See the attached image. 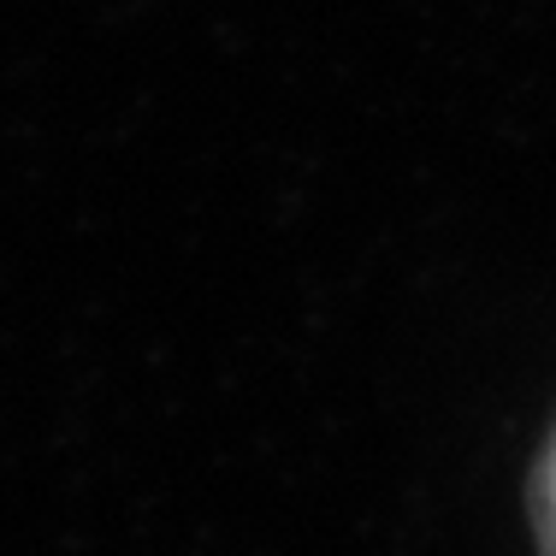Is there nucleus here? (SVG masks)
Wrapping results in <instances>:
<instances>
[{"label":"nucleus","mask_w":556,"mask_h":556,"mask_svg":"<svg viewBox=\"0 0 556 556\" xmlns=\"http://www.w3.org/2000/svg\"><path fill=\"white\" fill-rule=\"evenodd\" d=\"M533 509H539V545H545V556H556V439H551V456H545V468H539Z\"/></svg>","instance_id":"1"}]
</instances>
